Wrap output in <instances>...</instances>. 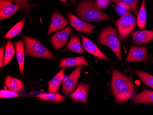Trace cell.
<instances>
[{
    "label": "cell",
    "instance_id": "cell-1",
    "mask_svg": "<svg viewBox=\"0 0 153 115\" xmlns=\"http://www.w3.org/2000/svg\"><path fill=\"white\" fill-rule=\"evenodd\" d=\"M111 88L117 103L128 101L135 92L134 83L127 76L114 68H112Z\"/></svg>",
    "mask_w": 153,
    "mask_h": 115
},
{
    "label": "cell",
    "instance_id": "cell-2",
    "mask_svg": "<svg viewBox=\"0 0 153 115\" xmlns=\"http://www.w3.org/2000/svg\"><path fill=\"white\" fill-rule=\"evenodd\" d=\"M75 12L81 19L87 22H99L111 19L97 7L94 2L89 0H82Z\"/></svg>",
    "mask_w": 153,
    "mask_h": 115
},
{
    "label": "cell",
    "instance_id": "cell-3",
    "mask_svg": "<svg viewBox=\"0 0 153 115\" xmlns=\"http://www.w3.org/2000/svg\"><path fill=\"white\" fill-rule=\"evenodd\" d=\"M97 41L100 44L105 45L111 49L123 63L121 44L117 30L115 28L111 27L103 29L100 32Z\"/></svg>",
    "mask_w": 153,
    "mask_h": 115
},
{
    "label": "cell",
    "instance_id": "cell-4",
    "mask_svg": "<svg viewBox=\"0 0 153 115\" xmlns=\"http://www.w3.org/2000/svg\"><path fill=\"white\" fill-rule=\"evenodd\" d=\"M23 38L25 44L26 56L51 60L54 59V56L52 52L38 40L25 35L23 36Z\"/></svg>",
    "mask_w": 153,
    "mask_h": 115
},
{
    "label": "cell",
    "instance_id": "cell-5",
    "mask_svg": "<svg viewBox=\"0 0 153 115\" xmlns=\"http://www.w3.org/2000/svg\"><path fill=\"white\" fill-rule=\"evenodd\" d=\"M115 23L117 27L120 38L124 40L135 29L137 21L135 17L129 13L116 20Z\"/></svg>",
    "mask_w": 153,
    "mask_h": 115
},
{
    "label": "cell",
    "instance_id": "cell-6",
    "mask_svg": "<svg viewBox=\"0 0 153 115\" xmlns=\"http://www.w3.org/2000/svg\"><path fill=\"white\" fill-rule=\"evenodd\" d=\"M82 68V66H78L70 75L63 79L62 84L63 94L68 95L74 92L76 88Z\"/></svg>",
    "mask_w": 153,
    "mask_h": 115
},
{
    "label": "cell",
    "instance_id": "cell-7",
    "mask_svg": "<svg viewBox=\"0 0 153 115\" xmlns=\"http://www.w3.org/2000/svg\"><path fill=\"white\" fill-rule=\"evenodd\" d=\"M147 51L146 47L131 46L126 58V61L130 63L146 62L148 57Z\"/></svg>",
    "mask_w": 153,
    "mask_h": 115
},
{
    "label": "cell",
    "instance_id": "cell-8",
    "mask_svg": "<svg viewBox=\"0 0 153 115\" xmlns=\"http://www.w3.org/2000/svg\"><path fill=\"white\" fill-rule=\"evenodd\" d=\"M71 32L72 28L69 26L62 30L56 33L51 36V44L55 50L60 49L66 45Z\"/></svg>",
    "mask_w": 153,
    "mask_h": 115
},
{
    "label": "cell",
    "instance_id": "cell-9",
    "mask_svg": "<svg viewBox=\"0 0 153 115\" xmlns=\"http://www.w3.org/2000/svg\"><path fill=\"white\" fill-rule=\"evenodd\" d=\"M68 19L73 28L87 36H90L96 29L95 26L85 23L72 13L69 14Z\"/></svg>",
    "mask_w": 153,
    "mask_h": 115
},
{
    "label": "cell",
    "instance_id": "cell-10",
    "mask_svg": "<svg viewBox=\"0 0 153 115\" xmlns=\"http://www.w3.org/2000/svg\"><path fill=\"white\" fill-rule=\"evenodd\" d=\"M25 7L13 3L11 0H0V19H8L19 9Z\"/></svg>",
    "mask_w": 153,
    "mask_h": 115
},
{
    "label": "cell",
    "instance_id": "cell-11",
    "mask_svg": "<svg viewBox=\"0 0 153 115\" xmlns=\"http://www.w3.org/2000/svg\"><path fill=\"white\" fill-rule=\"evenodd\" d=\"M82 39V46L83 48L86 51L89 52L90 54L98 57L100 59H103V60H107L109 61L113 62L112 60L109 59L106 56H105L100 50L97 45L94 43L92 41L87 38L81 35Z\"/></svg>",
    "mask_w": 153,
    "mask_h": 115
},
{
    "label": "cell",
    "instance_id": "cell-12",
    "mask_svg": "<svg viewBox=\"0 0 153 115\" xmlns=\"http://www.w3.org/2000/svg\"><path fill=\"white\" fill-rule=\"evenodd\" d=\"M90 86L87 84L81 83L77 89L70 96V98L76 102L81 104H87L88 96Z\"/></svg>",
    "mask_w": 153,
    "mask_h": 115
},
{
    "label": "cell",
    "instance_id": "cell-13",
    "mask_svg": "<svg viewBox=\"0 0 153 115\" xmlns=\"http://www.w3.org/2000/svg\"><path fill=\"white\" fill-rule=\"evenodd\" d=\"M68 20L58 12L53 13L51 16V21L47 36L56 31L62 30L68 24Z\"/></svg>",
    "mask_w": 153,
    "mask_h": 115
},
{
    "label": "cell",
    "instance_id": "cell-14",
    "mask_svg": "<svg viewBox=\"0 0 153 115\" xmlns=\"http://www.w3.org/2000/svg\"><path fill=\"white\" fill-rule=\"evenodd\" d=\"M131 36L135 44L144 45L153 40V31H137L132 33Z\"/></svg>",
    "mask_w": 153,
    "mask_h": 115
},
{
    "label": "cell",
    "instance_id": "cell-15",
    "mask_svg": "<svg viewBox=\"0 0 153 115\" xmlns=\"http://www.w3.org/2000/svg\"><path fill=\"white\" fill-rule=\"evenodd\" d=\"M81 65H87L91 67L87 62L85 56H81L62 59L60 61L58 68H61L64 67H76Z\"/></svg>",
    "mask_w": 153,
    "mask_h": 115
},
{
    "label": "cell",
    "instance_id": "cell-16",
    "mask_svg": "<svg viewBox=\"0 0 153 115\" xmlns=\"http://www.w3.org/2000/svg\"><path fill=\"white\" fill-rule=\"evenodd\" d=\"M66 70L62 68L51 80L49 82L48 92L50 93H56L59 91L62 82L64 79Z\"/></svg>",
    "mask_w": 153,
    "mask_h": 115
},
{
    "label": "cell",
    "instance_id": "cell-17",
    "mask_svg": "<svg viewBox=\"0 0 153 115\" xmlns=\"http://www.w3.org/2000/svg\"><path fill=\"white\" fill-rule=\"evenodd\" d=\"M16 47V57L19 63L20 72L22 76L24 73V64L25 61V45L22 40H19L14 43Z\"/></svg>",
    "mask_w": 153,
    "mask_h": 115
},
{
    "label": "cell",
    "instance_id": "cell-18",
    "mask_svg": "<svg viewBox=\"0 0 153 115\" xmlns=\"http://www.w3.org/2000/svg\"><path fill=\"white\" fill-rule=\"evenodd\" d=\"M132 100L134 103L153 104V91L144 90L140 93L134 96Z\"/></svg>",
    "mask_w": 153,
    "mask_h": 115
},
{
    "label": "cell",
    "instance_id": "cell-19",
    "mask_svg": "<svg viewBox=\"0 0 153 115\" xmlns=\"http://www.w3.org/2000/svg\"><path fill=\"white\" fill-rule=\"evenodd\" d=\"M5 85L8 90L15 92L21 91L24 88V83L21 81L9 75L5 78Z\"/></svg>",
    "mask_w": 153,
    "mask_h": 115
},
{
    "label": "cell",
    "instance_id": "cell-20",
    "mask_svg": "<svg viewBox=\"0 0 153 115\" xmlns=\"http://www.w3.org/2000/svg\"><path fill=\"white\" fill-rule=\"evenodd\" d=\"M67 50H71L77 53H84L81 43L80 39L78 35H74L71 37L68 45L62 51Z\"/></svg>",
    "mask_w": 153,
    "mask_h": 115
},
{
    "label": "cell",
    "instance_id": "cell-21",
    "mask_svg": "<svg viewBox=\"0 0 153 115\" xmlns=\"http://www.w3.org/2000/svg\"><path fill=\"white\" fill-rule=\"evenodd\" d=\"M36 97L46 101H51L53 102L61 103L66 100V98L63 96L56 93H47L38 94Z\"/></svg>",
    "mask_w": 153,
    "mask_h": 115
},
{
    "label": "cell",
    "instance_id": "cell-22",
    "mask_svg": "<svg viewBox=\"0 0 153 115\" xmlns=\"http://www.w3.org/2000/svg\"><path fill=\"white\" fill-rule=\"evenodd\" d=\"M111 1L116 4L126 6L134 14H137L140 4L139 0H111Z\"/></svg>",
    "mask_w": 153,
    "mask_h": 115
},
{
    "label": "cell",
    "instance_id": "cell-23",
    "mask_svg": "<svg viewBox=\"0 0 153 115\" xmlns=\"http://www.w3.org/2000/svg\"><path fill=\"white\" fill-rule=\"evenodd\" d=\"M15 52H16V50L13 43L10 40H8L6 44L5 48L3 67H5L12 61Z\"/></svg>",
    "mask_w": 153,
    "mask_h": 115
},
{
    "label": "cell",
    "instance_id": "cell-24",
    "mask_svg": "<svg viewBox=\"0 0 153 115\" xmlns=\"http://www.w3.org/2000/svg\"><path fill=\"white\" fill-rule=\"evenodd\" d=\"M145 1L146 0H143L137 20V25L140 29L145 28L146 22L147 13L145 10Z\"/></svg>",
    "mask_w": 153,
    "mask_h": 115
},
{
    "label": "cell",
    "instance_id": "cell-25",
    "mask_svg": "<svg viewBox=\"0 0 153 115\" xmlns=\"http://www.w3.org/2000/svg\"><path fill=\"white\" fill-rule=\"evenodd\" d=\"M25 20V19H23L18 22L7 33L4 38L6 39H11L19 35L21 32L22 31Z\"/></svg>",
    "mask_w": 153,
    "mask_h": 115
},
{
    "label": "cell",
    "instance_id": "cell-26",
    "mask_svg": "<svg viewBox=\"0 0 153 115\" xmlns=\"http://www.w3.org/2000/svg\"><path fill=\"white\" fill-rule=\"evenodd\" d=\"M134 72L145 85L153 89V76L141 70H134Z\"/></svg>",
    "mask_w": 153,
    "mask_h": 115
},
{
    "label": "cell",
    "instance_id": "cell-27",
    "mask_svg": "<svg viewBox=\"0 0 153 115\" xmlns=\"http://www.w3.org/2000/svg\"><path fill=\"white\" fill-rule=\"evenodd\" d=\"M20 96V95L15 92L7 90H1L0 91V97L1 98L9 99L13 98L18 97Z\"/></svg>",
    "mask_w": 153,
    "mask_h": 115
},
{
    "label": "cell",
    "instance_id": "cell-28",
    "mask_svg": "<svg viewBox=\"0 0 153 115\" xmlns=\"http://www.w3.org/2000/svg\"><path fill=\"white\" fill-rule=\"evenodd\" d=\"M115 11L117 14L120 17H123L124 15H127L129 13L130 11L126 6L122 4H117Z\"/></svg>",
    "mask_w": 153,
    "mask_h": 115
},
{
    "label": "cell",
    "instance_id": "cell-29",
    "mask_svg": "<svg viewBox=\"0 0 153 115\" xmlns=\"http://www.w3.org/2000/svg\"><path fill=\"white\" fill-rule=\"evenodd\" d=\"M111 2V0H95L96 6L100 9H105L108 7Z\"/></svg>",
    "mask_w": 153,
    "mask_h": 115
},
{
    "label": "cell",
    "instance_id": "cell-30",
    "mask_svg": "<svg viewBox=\"0 0 153 115\" xmlns=\"http://www.w3.org/2000/svg\"><path fill=\"white\" fill-rule=\"evenodd\" d=\"M14 3L19 6H22L23 7H27L29 6V1L28 0H12Z\"/></svg>",
    "mask_w": 153,
    "mask_h": 115
},
{
    "label": "cell",
    "instance_id": "cell-31",
    "mask_svg": "<svg viewBox=\"0 0 153 115\" xmlns=\"http://www.w3.org/2000/svg\"><path fill=\"white\" fill-rule=\"evenodd\" d=\"M4 54H5L4 45H2L0 48V68H1L3 67V63H4Z\"/></svg>",
    "mask_w": 153,
    "mask_h": 115
},
{
    "label": "cell",
    "instance_id": "cell-32",
    "mask_svg": "<svg viewBox=\"0 0 153 115\" xmlns=\"http://www.w3.org/2000/svg\"><path fill=\"white\" fill-rule=\"evenodd\" d=\"M76 1H77V0H69V3L71 5H74Z\"/></svg>",
    "mask_w": 153,
    "mask_h": 115
},
{
    "label": "cell",
    "instance_id": "cell-33",
    "mask_svg": "<svg viewBox=\"0 0 153 115\" xmlns=\"http://www.w3.org/2000/svg\"><path fill=\"white\" fill-rule=\"evenodd\" d=\"M59 1L64 3H67V0H59Z\"/></svg>",
    "mask_w": 153,
    "mask_h": 115
}]
</instances>
